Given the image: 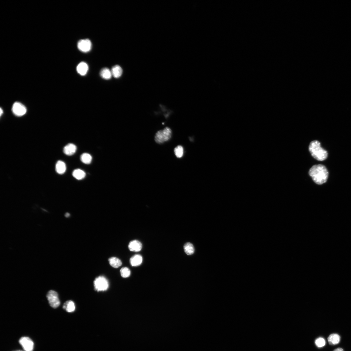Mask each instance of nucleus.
<instances>
[{"label":"nucleus","instance_id":"f257e3e1","mask_svg":"<svg viewBox=\"0 0 351 351\" xmlns=\"http://www.w3.org/2000/svg\"><path fill=\"white\" fill-rule=\"evenodd\" d=\"M309 174L317 184L321 185L327 181L329 173L325 166L319 164L312 166L310 170Z\"/></svg>","mask_w":351,"mask_h":351},{"label":"nucleus","instance_id":"f03ea898","mask_svg":"<svg viewBox=\"0 0 351 351\" xmlns=\"http://www.w3.org/2000/svg\"><path fill=\"white\" fill-rule=\"evenodd\" d=\"M309 150L314 158L319 161H323L327 159L328 153L321 147L320 143L315 140L311 142L309 146Z\"/></svg>","mask_w":351,"mask_h":351},{"label":"nucleus","instance_id":"7ed1b4c3","mask_svg":"<svg viewBox=\"0 0 351 351\" xmlns=\"http://www.w3.org/2000/svg\"><path fill=\"white\" fill-rule=\"evenodd\" d=\"M172 130L170 127H167L163 130L158 131L156 134L155 141L156 142L160 144L169 141L171 138Z\"/></svg>","mask_w":351,"mask_h":351},{"label":"nucleus","instance_id":"20e7f679","mask_svg":"<svg viewBox=\"0 0 351 351\" xmlns=\"http://www.w3.org/2000/svg\"><path fill=\"white\" fill-rule=\"evenodd\" d=\"M95 289L98 292L107 290L109 287L108 281L104 277L99 276L96 278L94 281Z\"/></svg>","mask_w":351,"mask_h":351},{"label":"nucleus","instance_id":"39448f33","mask_svg":"<svg viewBox=\"0 0 351 351\" xmlns=\"http://www.w3.org/2000/svg\"><path fill=\"white\" fill-rule=\"evenodd\" d=\"M47 297L49 304L52 308L55 309L60 306V302L58 293L53 291H50L47 293Z\"/></svg>","mask_w":351,"mask_h":351},{"label":"nucleus","instance_id":"423d86ee","mask_svg":"<svg viewBox=\"0 0 351 351\" xmlns=\"http://www.w3.org/2000/svg\"><path fill=\"white\" fill-rule=\"evenodd\" d=\"M92 47V42L88 39L80 40L77 43L78 49L83 53H87L90 51Z\"/></svg>","mask_w":351,"mask_h":351},{"label":"nucleus","instance_id":"0eeeda50","mask_svg":"<svg viewBox=\"0 0 351 351\" xmlns=\"http://www.w3.org/2000/svg\"><path fill=\"white\" fill-rule=\"evenodd\" d=\"M13 113L16 116H21L25 115L26 112V108L24 105L19 102L14 103L12 109Z\"/></svg>","mask_w":351,"mask_h":351},{"label":"nucleus","instance_id":"6e6552de","mask_svg":"<svg viewBox=\"0 0 351 351\" xmlns=\"http://www.w3.org/2000/svg\"><path fill=\"white\" fill-rule=\"evenodd\" d=\"M19 343L25 351H32L34 349V343L28 337H23L21 338Z\"/></svg>","mask_w":351,"mask_h":351},{"label":"nucleus","instance_id":"1a4fd4ad","mask_svg":"<svg viewBox=\"0 0 351 351\" xmlns=\"http://www.w3.org/2000/svg\"><path fill=\"white\" fill-rule=\"evenodd\" d=\"M128 248L131 252H140L142 248L141 242L137 240L131 241L129 244Z\"/></svg>","mask_w":351,"mask_h":351},{"label":"nucleus","instance_id":"9d476101","mask_svg":"<svg viewBox=\"0 0 351 351\" xmlns=\"http://www.w3.org/2000/svg\"><path fill=\"white\" fill-rule=\"evenodd\" d=\"M88 67L87 64L84 62H81L77 66L76 70L78 73L82 76L85 75L88 71Z\"/></svg>","mask_w":351,"mask_h":351},{"label":"nucleus","instance_id":"9b49d317","mask_svg":"<svg viewBox=\"0 0 351 351\" xmlns=\"http://www.w3.org/2000/svg\"><path fill=\"white\" fill-rule=\"evenodd\" d=\"M76 149L77 148L75 145L73 143H69L64 147L63 151L66 155L70 156L73 155L76 153Z\"/></svg>","mask_w":351,"mask_h":351},{"label":"nucleus","instance_id":"f8f14e48","mask_svg":"<svg viewBox=\"0 0 351 351\" xmlns=\"http://www.w3.org/2000/svg\"><path fill=\"white\" fill-rule=\"evenodd\" d=\"M142 257L141 255H135L131 258L130 263L132 266L137 267L142 264Z\"/></svg>","mask_w":351,"mask_h":351},{"label":"nucleus","instance_id":"ddd939ff","mask_svg":"<svg viewBox=\"0 0 351 351\" xmlns=\"http://www.w3.org/2000/svg\"><path fill=\"white\" fill-rule=\"evenodd\" d=\"M341 337L338 334L332 333L328 337L329 343L331 345H335L338 344L341 341Z\"/></svg>","mask_w":351,"mask_h":351},{"label":"nucleus","instance_id":"4468645a","mask_svg":"<svg viewBox=\"0 0 351 351\" xmlns=\"http://www.w3.org/2000/svg\"><path fill=\"white\" fill-rule=\"evenodd\" d=\"M76 308L75 304L71 300L66 302L64 304L63 309L68 313H72L75 311Z\"/></svg>","mask_w":351,"mask_h":351},{"label":"nucleus","instance_id":"2eb2a0df","mask_svg":"<svg viewBox=\"0 0 351 351\" xmlns=\"http://www.w3.org/2000/svg\"><path fill=\"white\" fill-rule=\"evenodd\" d=\"M66 166L64 162L59 161L56 165V170L59 174H62L64 173L66 170Z\"/></svg>","mask_w":351,"mask_h":351},{"label":"nucleus","instance_id":"dca6fc26","mask_svg":"<svg viewBox=\"0 0 351 351\" xmlns=\"http://www.w3.org/2000/svg\"><path fill=\"white\" fill-rule=\"evenodd\" d=\"M112 76L115 78L120 77L123 73V70L121 67L119 65L114 66L111 70Z\"/></svg>","mask_w":351,"mask_h":351},{"label":"nucleus","instance_id":"f3484780","mask_svg":"<svg viewBox=\"0 0 351 351\" xmlns=\"http://www.w3.org/2000/svg\"><path fill=\"white\" fill-rule=\"evenodd\" d=\"M108 261L110 265L114 268H118L122 265L121 260L116 257H111L109 259Z\"/></svg>","mask_w":351,"mask_h":351},{"label":"nucleus","instance_id":"a211bd4d","mask_svg":"<svg viewBox=\"0 0 351 351\" xmlns=\"http://www.w3.org/2000/svg\"><path fill=\"white\" fill-rule=\"evenodd\" d=\"M100 75L103 79L105 80L110 79L112 76L111 71L107 68L102 69L100 72Z\"/></svg>","mask_w":351,"mask_h":351},{"label":"nucleus","instance_id":"6ab92c4d","mask_svg":"<svg viewBox=\"0 0 351 351\" xmlns=\"http://www.w3.org/2000/svg\"><path fill=\"white\" fill-rule=\"evenodd\" d=\"M73 177L78 180H81L84 178L86 176V174L83 170L77 169L75 170L72 174Z\"/></svg>","mask_w":351,"mask_h":351},{"label":"nucleus","instance_id":"aec40b11","mask_svg":"<svg viewBox=\"0 0 351 351\" xmlns=\"http://www.w3.org/2000/svg\"><path fill=\"white\" fill-rule=\"evenodd\" d=\"M184 250L186 254L188 255H192L194 252V247L193 244L190 243H187L185 244Z\"/></svg>","mask_w":351,"mask_h":351},{"label":"nucleus","instance_id":"412c9836","mask_svg":"<svg viewBox=\"0 0 351 351\" xmlns=\"http://www.w3.org/2000/svg\"><path fill=\"white\" fill-rule=\"evenodd\" d=\"M80 159L82 162L86 164H90L92 162V157L89 154L85 153L81 156Z\"/></svg>","mask_w":351,"mask_h":351},{"label":"nucleus","instance_id":"4be33fe9","mask_svg":"<svg viewBox=\"0 0 351 351\" xmlns=\"http://www.w3.org/2000/svg\"><path fill=\"white\" fill-rule=\"evenodd\" d=\"M174 152L176 157L178 158H181L183 154V148L181 146H178L175 148Z\"/></svg>","mask_w":351,"mask_h":351},{"label":"nucleus","instance_id":"5701e85b","mask_svg":"<svg viewBox=\"0 0 351 351\" xmlns=\"http://www.w3.org/2000/svg\"><path fill=\"white\" fill-rule=\"evenodd\" d=\"M121 276L124 278H127L130 276L131 271L127 267L122 268L120 271Z\"/></svg>","mask_w":351,"mask_h":351},{"label":"nucleus","instance_id":"b1692460","mask_svg":"<svg viewBox=\"0 0 351 351\" xmlns=\"http://www.w3.org/2000/svg\"><path fill=\"white\" fill-rule=\"evenodd\" d=\"M315 343L318 347L322 348L325 346L326 342L325 339L324 338L319 337L316 340Z\"/></svg>","mask_w":351,"mask_h":351},{"label":"nucleus","instance_id":"393cba45","mask_svg":"<svg viewBox=\"0 0 351 351\" xmlns=\"http://www.w3.org/2000/svg\"><path fill=\"white\" fill-rule=\"evenodd\" d=\"M333 351H344V350L342 348H339L334 349Z\"/></svg>","mask_w":351,"mask_h":351},{"label":"nucleus","instance_id":"a878e982","mask_svg":"<svg viewBox=\"0 0 351 351\" xmlns=\"http://www.w3.org/2000/svg\"><path fill=\"white\" fill-rule=\"evenodd\" d=\"M70 216V214L68 213H66L65 215V216L66 217V218H68Z\"/></svg>","mask_w":351,"mask_h":351},{"label":"nucleus","instance_id":"bb28decb","mask_svg":"<svg viewBox=\"0 0 351 351\" xmlns=\"http://www.w3.org/2000/svg\"><path fill=\"white\" fill-rule=\"evenodd\" d=\"M3 113V111L2 109V108H1V116Z\"/></svg>","mask_w":351,"mask_h":351},{"label":"nucleus","instance_id":"cd10ccee","mask_svg":"<svg viewBox=\"0 0 351 351\" xmlns=\"http://www.w3.org/2000/svg\"></svg>","mask_w":351,"mask_h":351}]
</instances>
